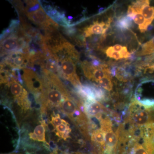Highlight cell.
<instances>
[{"label":"cell","mask_w":154,"mask_h":154,"mask_svg":"<svg viewBox=\"0 0 154 154\" xmlns=\"http://www.w3.org/2000/svg\"><path fill=\"white\" fill-rule=\"evenodd\" d=\"M97 83L99 84L100 87L107 90V91H111L113 88L112 75L111 74L106 75Z\"/></svg>","instance_id":"obj_18"},{"label":"cell","mask_w":154,"mask_h":154,"mask_svg":"<svg viewBox=\"0 0 154 154\" xmlns=\"http://www.w3.org/2000/svg\"><path fill=\"white\" fill-rule=\"evenodd\" d=\"M149 4V1L145 0L136 1L135 5H131L140 9L149 26L152 24L154 20V7L150 6Z\"/></svg>","instance_id":"obj_9"},{"label":"cell","mask_w":154,"mask_h":154,"mask_svg":"<svg viewBox=\"0 0 154 154\" xmlns=\"http://www.w3.org/2000/svg\"><path fill=\"white\" fill-rule=\"evenodd\" d=\"M131 154H149L142 145L138 142L135 143L131 147Z\"/></svg>","instance_id":"obj_19"},{"label":"cell","mask_w":154,"mask_h":154,"mask_svg":"<svg viewBox=\"0 0 154 154\" xmlns=\"http://www.w3.org/2000/svg\"><path fill=\"white\" fill-rule=\"evenodd\" d=\"M30 52L25 53L22 51L11 53L4 58L1 63L12 69H22L27 66L29 59Z\"/></svg>","instance_id":"obj_5"},{"label":"cell","mask_w":154,"mask_h":154,"mask_svg":"<svg viewBox=\"0 0 154 154\" xmlns=\"http://www.w3.org/2000/svg\"><path fill=\"white\" fill-rule=\"evenodd\" d=\"M149 69L151 72H154V63L149 65L146 67V70Z\"/></svg>","instance_id":"obj_23"},{"label":"cell","mask_w":154,"mask_h":154,"mask_svg":"<svg viewBox=\"0 0 154 154\" xmlns=\"http://www.w3.org/2000/svg\"><path fill=\"white\" fill-rule=\"evenodd\" d=\"M46 126V124L45 122H43L41 124L36 126L33 132L29 134L30 138L33 140L46 143L45 138Z\"/></svg>","instance_id":"obj_11"},{"label":"cell","mask_w":154,"mask_h":154,"mask_svg":"<svg viewBox=\"0 0 154 154\" xmlns=\"http://www.w3.org/2000/svg\"><path fill=\"white\" fill-rule=\"evenodd\" d=\"M115 76L120 82H126L132 79V75L127 71L123 67L116 68Z\"/></svg>","instance_id":"obj_17"},{"label":"cell","mask_w":154,"mask_h":154,"mask_svg":"<svg viewBox=\"0 0 154 154\" xmlns=\"http://www.w3.org/2000/svg\"><path fill=\"white\" fill-rule=\"evenodd\" d=\"M63 119H61L60 118V115L59 114L53 116L51 118V122L54 124L56 127L57 126H59L63 122Z\"/></svg>","instance_id":"obj_21"},{"label":"cell","mask_w":154,"mask_h":154,"mask_svg":"<svg viewBox=\"0 0 154 154\" xmlns=\"http://www.w3.org/2000/svg\"><path fill=\"white\" fill-rule=\"evenodd\" d=\"M112 20V18L110 17L106 22L96 21L93 22L91 25L84 28L83 36L85 38H88L94 35H106V31L110 27Z\"/></svg>","instance_id":"obj_7"},{"label":"cell","mask_w":154,"mask_h":154,"mask_svg":"<svg viewBox=\"0 0 154 154\" xmlns=\"http://www.w3.org/2000/svg\"><path fill=\"white\" fill-rule=\"evenodd\" d=\"M22 76L26 87L35 96H40L43 88V81L36 72L29 68L22 69Z\"/></svg>","instance_id":"obj_3"},{"label":"cell","mask_w":154,"mask_h":154,"mask_svg":"<svg viewBox=\"0 0 154 154\" xmlns=\"http://www.w3.org/2000/svg\"><path fill=\"white\" fill-rule=\"evenodd\" d=\"M84 110L89 117L98 119L105 112V108L98 101L87 99L84 103Z\"/></svg>","instance_id":"obj_8"},{"label":"cell","mask_w":154,"mask_h":154,"mask_svg":"<svg viewBox=\"0 0 154 154\" xmlns=\"http://www.w3.org/2000/svg\"><path fill=\"white\" fill-rule=\"evenodd\" d=\"M132 20L127 16L119 17L115 22V27L119 30H128L132 26Z\"/></svg>","instance_id":"obj_16"},{"label":"cell","mask_w":154,"mask_h":154,"mask_svg":"<svg viewBox=\"0 0 154 154\" xmlns=\"http://www.w3.org/2000/svg\"><path fill=\"white\" fill-rule=\"evenodd\" d=\"M132 6L135 10L134 15L132 19H133L135 23L138 25L139 29L140 32L141 33H144L147 30L149 26L148 25L143 15L141 13L140 9L138 8Z\"/></svg>","instance_id":"obj_13"},{"label":"cell","mask_w":154,"mask_h":154,"mask_svg":"<svg viewBox=\"0 0 154 154\" xmlns=\"http://www.w3.org/2000/svg\"><path fill=\"white\" fill-rule=\"evenodd\" d=\"M81 67L86 78L97 83L106 75L111 74L110 69L106 64L102 66L96 67L91 62L85 60L81 63Z\"/></svg>","instance_id":"obj_4"},{"label":"cell","mask_w":154,"mask_h":154,"mask_svg":"<svg viewBox=\"0 0 154 154\" xmlns=\"http://www.w3.org/2000/svg\"><path fill=\"white\" fill-rule=\"evenodd\" d=\"M79 105V103H77L76 102H75L74 99L72 98L71 96H70L66 97L64 100L61 107L64 113L72 120L73 119V118L74 117L77 112L79 110L81 109L82 110L81 108L82 107H78Z\"/></svg>","instance_id":"obj_10"},{"label":"cell","mask_w":154,"mask_h":154,"mask_svg":"<svg viewBox=\"0 0 154 154\" xmlns=\"http://www.w3.org/2000/svg\"><path fill=\"white\" fill-rule=\"evenodd\" d=\"M154 53V36L150 40L143 45L140 50L137 52L136 56L151 55Z\"/></svg>","instance_id":"obj_14"},{"label":"cell","mask_w":154,"mask_h":154,"mask_svg":"<svg viewBox=\"0 0 154 154\" xmlns=\"http://www.w3.org/2000/svg\"><path fill=\"white\" fill-rule=\"evenodd\" d=\"M105 53L108 57L113 58L116 60H119L123 59L120 53L114 51L112 49L111 46L107 48V49L105 50Z\"/></svg>","instance_id":"obj_20"},{"label":"cell","mask_w":154,"mask_h":154,"mask_svg":"<svg viewBox=\"0 0 154 154\" xmlns=\"http://www.w3.org/2000/svg\"><path fill=\"white\" fill-rule=\"evenodd\" d=\"M91 140L100 146L105 152V132L102 129L95 130L91 135Z\"/></svg>","instance_id":"obj_12"},{"label":"cell","mask_w":154,"mask_h":154,"mask_svg":"<svg viewBox=\"0 0 154 154\" xmlns=\"http://www.w3.org/2000/svg\"><path fill=\"white\" fill-rule=\"evenodd\" d=\"M25 14L29 20L41 29L56 23L47 15L42 7L36 11Z\"/></svg>","instance_id":"obj_6"},{"label":"cell","mask_w":154,"mask_h":154,"mask_svg":"<svg viewBox=\"0 0 154 154\" xmlns=\"http://www.w3.org/2000/svg\"><path fill=\"white\" fill-rule=\"evenodd\" d=\"M56 130L57 135L65 140L69 137L70 133L71 131L69 125L64 119L62 124L56 127Z\"/></svg>","instance_id":"obj_15"},{"label":"cell","mask_w":154,"mask_h":154,"mask_svg":"<svg viewBox=\"0 0 154 154\" xmlns=\"http://www.w3.org/2000/svg\"><path fill=\"white\" fill-rule=\"evenodd\" d=\"M75 63L77 62L72 57L69 56L63 57L58 60L60 67V75L70 82L77 89L82 85L77 74Z\"/></svg>","instance_id":"obj_2"},{"label":"cell","mask_w":154,"mask_h":154,"mask_svg":"<svg viewBox=\"0 0 154 154\" xmlns=\"http://www.w3.org/2000/svg\"><path fill=\"white\" fill-rule=\"evenodd\" d=\"M125 122L131 125L140 127L154 123V106H145L137 99H134L130 104Z\"/></svg>","instance_id":"obj_1"},{"label":"cell","mask_w":154,"mask_h":154,"mask_svg":"<svg viewBox=\"0 0 154 154\" xmlns=\"http://www.w3.org/2000/svg\"><path fill=\"white\" fill-rule=\"evenodd\" d=\"M112 49L114 51H117V52H119L120 53L121 51L122 50L123 46H122L121 45L119 44H116L114 45V46H111Z\"/></svg>","instance_id":"obj_22"}]
</instances>
